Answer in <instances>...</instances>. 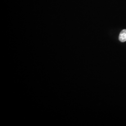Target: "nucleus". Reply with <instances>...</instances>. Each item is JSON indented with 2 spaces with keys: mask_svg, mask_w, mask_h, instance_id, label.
Masks as SVG:
<instances>
[{
  "mask_svg": "<svg viewBox=\"0 0 126 126\" xmlns=\"http://www.w3.org/2000/svg\"><path fill=\"white\" fill-rule=\"evenodd\" d=\"M119 39L121 42H125L126 41V29L123 30L121 32L119 36Z\"/></svg>",
  "mask_w": 126,
  "mask_h": 126,
  "instance_id": "obj_1",
  "label": "nucleus"
}]
</instances>
